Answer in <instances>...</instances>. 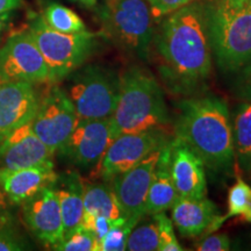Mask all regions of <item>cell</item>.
Returning a JSON list of instances; mask_svg holds the SVG:
<instances>
[{"label":"cell","mask_w":251,"mask_h":251,"mask_svg":"<svg viewBox=\"0 0 251 251\" xmlns=\"http://www.w3.org/2000/svg\"><path fill=\"white\" fill-rule=\"evenodd\" d=\"M161 149L152 151L139 164L125 171L124 174L115 176L108 181L119 203L127 215V222L133 226L139 224L146 215L144 207H146L147 196Z\"/></svg>","instance_id":"7c38bea8"},{"label":"cell","mask_w":251,"mask_h":251,"mask_svg":"<svg viewBox=\"0 0 251 251\" xmlns=\"http://www.w3.org/2000/svg\"><path fill=\"white\" fill-rule=\"evenodd\" d=\"M30 249L26 241L12 227V222L0 225V251H23Z\"/></svg>","instance_id":"f546056e"},{"label":"cell","mask_w":251,"mask_h":251,"mask_svg":"<svg viewBox=\"0 0 251 251\" xmlns=\"http://www.w3.org/2000/svg\"><path fill=\"white\" fill-rule=\"evenodd\" d=\"M23 219L28 229L46 246L54 247L63 238V220L54 185L41 190L23 203Z\"/></svg>","instance_id":"4fadbf2b"},{"label":"cell","mask_w":251,"mask_h":251,"mask_svg":"<svg viewBox=\"0 0 251 251\" xmlns=\"http://www.w3.org/2000/svg\"><path fill=\"white\" fill-rule=\"evenodd\" d=\"M6 222H12V221H7V220L0 219V225H2V224H6Z\"/></svg>","instance_id":"f35d334b"},{"label":"cell","mask_w":251,"mask_h":251,"mask_svg":"<svg viewBox=\"0 0 251 251\" xmlns=\"http://www.w3.org/2000/svg\"><path fill=\"white\" fill-rule=\"evenodd\" d=\"M155 220L159 235L158 251H181L184 250L176 237L172 220L165 214V212H159L151 215Z\"/></svg>","instance_id":"4316f807"},{"label":"cell","mask_w":251,"mask_h":251,"mask_svg":"<svg viewBox=\"0 0 251 251\" xmlns=\"http://www.w3.org/2000/svg\"><path fill=\"white\" fill-rule=\"evenodd\" d=\"M55 152L31 129L30 122L12 131L0 142V169L18 170L52 163Z\"/></svg>","instance_id":"9a60e30c"},{"label":"cell","mask_w":251,"mask_h":251,"mask_svg":"<svg viewBox=\"0 0 251 251\" xmlns=\"http://www.w3.org/2000/svg\"><path fill=\"white\" fill-rule=\"evenodd\" d=\"M57 178L54 163L18 170L0 169V187L13 205H23L41 190L54 185Z\"/></svg>","instance_id":"e0dca14e"},{"label":"cell","mask_w":251,"mask_h":251,"mask_svg":"<svg viewBox=\"0 0 251 251\" xmlns=\"http://www.w3.org/2000/svg\"><path fill=\"white\" fill-rule=\"evenodd\" d=\"M206 12L213 58L236 74L251 61V0H212Z\"/></svg>","instance_id":"277c9868"},{"label":"cell","mask_w":251,"mask_h":251,"mask_svg":"<svg viewBox=\"0 0 251 251\" xmlns=\"http://www.w3.org/2000/svg\"><path fill=\"white\" fill-rule=\"evenodd\" d=\"M231 124L235 159L241 170L251 174V101L238 106Z\"/></svg>","instance_id":"7402d4cb"},{"label":"cell","mask_w":251,"mask_h":251,"mask_svg":"<svg viewBox=\"0 0 251 251\" xmlns=\"http://www.w3.org/2000/svg\"><path fill=\"white\" fill-rule=\"evenodd\" d=\"M171 141V140H170ZM170 141L161 149L151 184L147 196L144 212L146 215H153L159 212H165L171 208L177 200L174 179L171 175V146Z\"/></svg>","instance_id":"d6986e66"},{"label":"cell","mask_w":251,"mask_h":251,"mask_svg":"<svg viewBox=\"0 0 251 251\" xmlns=\"http://www.w3.org/2000/svg\"><path fill=\"white\" fill-rule=\"evenodd\" d=\"M27 29L48 65L50 83L64 80L71 72L84 65L98 47V34L61 33L50 28L41 14H33Z\"/></svg>","instance_id":"8992f818"},{"label":"cell","mask_w":251,"mask_h":251,"mask_svg":"<svg viewBox=\"0 0 251 251\" xmlns=\"http://www.w3.org/2000/svg\"><path fill=\"white\" fill-rule=\"evenodd\" d=\"M170 140L162 128L118 135L94 168L96 177L109 181L139 164L152 151L163 148Z\"/></svg>","instance_id":"9c48e42d"},{"label":"cell","mask_w":251,"mask_h":251,"mask_svg":"<svg viewBox=\"0 0 251 251\" xmlns=\"http://www.w3.org/2000/svg\"><path fill=\"white\" fill-rule=\"evenodd\" d=\"M236 74L237 94L244 101H251V61Z\"/></svg>","instance_id":"d6a6232c"},{"label":"cell","mask_w":251,"mask_h":251,"mask_svg":"<svg viewBox=\"0 0 251 251\" xmlns=\"http://www.w3.org/2000/svg\"><path fill=\"white\" fill-rule=\"evenodd\" d=\"M159 247V235L155 220L137 224L130 231L126 250L129 251H156Z\"/></svg>","instance_id":"d4e9b609"},{"label":"cell","mask_w":251,"mask_h":251,"mask_svg":"<svg viewBox=\"0 0 251 251\" xmlns=\"http://www.w3.org/2000/svg\"><path fill=\"white\" fill-rule=\"evenodd\" d=\"M50 84L48 65L29 30L12 33L0 46V83Z\"/></svg>","instance_id":"30bf717a"},{"label":"cell","mask_w":251,"mask_h":251,"mask_svg":"<svg viewBox=\"0 0 251 251\" xmlns=\"http://www.w3.org/2000/svg\"><path fill=\"white\" fill-rule=\"evenodd\" d=\"M102 34L130 57L148 58L155 18L146 0H106L97 8Z\"/></svg>","instance_id":"5b68a950"},{"label":"cell","mask_w":251,"mask_h":251,"mask_svg":"<svg viewBox=\"0 0 251 251\" xmlns=\"http://www.w3.org/2000/svg\"><path fill=\"white\" fill-rule=\"evenodd\" d=\"M52 249L58 251H98V242L89 230L79 226L77 229L64 235Z\"/></svg>","instance_id":"484cf974"},{"label":"cell","mask_w":251,"mask_h":251,"mask_svg":"<svg viewBox=\"0 0 251 251\" xmlns=\"http://www.w3.org/2000/svg\"><path fill=\"white\" fill-rule=\"evenodd\" d=\"M41 17L50 28L61 33L74 34L87 30L79 15L59 2H47L42 9Z\"/></svg>","instance_id":"603a6c76"},{"label":"cell","mask_w":251,"mask_h":251,"mask_svg":"<svg viewBox=\"0 0 251 251\" xmlns=\"http://www.w3.org/2000/svg\"><path fill=\"white\" fill-rule=\"evenodd\" d=\"M171 209L172 224L186 237H197L205 234L219 216L218 207L206 197H178Z\"/></svg>","instance_id":"ac0fdd59"},{"label":"cell","mask_w":251,"mask_h":251,"mask_svg":"<svg viewBox=\"0 0 251 251\" xmlns=\"http://www.w3.org/2000/svg\"><path fill=\"white\" fill-rule=\"evenodd\" d=\"M199 251H227L230 249V240L226 234L206 235L196 246Z\"/></svg>","instance_id":"1f68e13d"},{"label":"cell","mask_w":251,"mask_h":251,"mask_svg":"<svg viewBox=\"0 0 251 251\" xmlns=\"http://www.w3.org/2000/svg\"><path fill=\"white\" fill-rule=\"evenodd\" d=\"M115 137L111 118L79 119L57 152L81 169H94Z\"/></svg>","instance_id":"8fae6325"},{"label":"cell","mask_w":251,"mask_h":251,"mask_svg":"<svg viewBox=\"0 0 251 251\" xmlns=\"http://www.w3.org/2000/svg\"><path fill=\"white\" fill-rule=\"evenodd\" d=\"M241 216H242V219L244 220V221L250 222V224H251V198H250L249 205H248L247 209H246V211H244V213Z\"/></svg>","instance_id":"8d00e7d4"},{"label":"cell","mask_w":251,"mask_h":251,"mask_svg":"<svg viewBox=\"0 0 251 251\" xmlns=\"http://www.w3.org/2000/svg\"><path fill=\"white\" fill-rule=\"evenodd\" d=\"M115 224L111 220L105 218L102 215L98 214H91V213H84L83 220H81L80 227H83L86 230H89L91 234L96 237L97 242H98V251H99V243L105 237V235L108 233Z\"/></svg>","instance_id":"f1b7e54d"},{"label":"cell","mask_w":251,"mask_h":251,"mask_svg":"<svg viewBox=\"0 0 251 251\" xmlns=\"http://www.w3.org/2000/svg\"><path fill=\"white\" fill-rule=\"evenodd\" d=\"M251 198V187L244 181L242 178H237V181L233 186L229 188L228 192V213L224 216L219 215L213 224L209 226L208 229L205 231L206 235L214 233L216 229H219L227 220L234 216L242 215L244 211L249 205Z\"/></svg>","instance_id":"cb8c5ba5"},{"label":"cell","mask_w":251,"mask_h":251,"mask_svg":"<svg viewBox=\"0 0 251 251\" xmlns=\"http://www.w3.org/2000/svg\"><path fill=\"white\" fill-rule=\"evenodd\" d=\"M11 201L8 198L6 197L4 191L0 187V219L7 220V221H12V213L9 207H11Z\"/></svg>","instance_id":"e575fe53"},{"label":"cell","mask_w":251,"mask_h":251,"mask_svg":"<svg viewBox=\"0 0 251 251\" xmlns=\"http://www.w3.org/2000/svg\"><path fill=\"white\" fill-rule=\"evenodd\" d=\"M63 220V236L79 227L84 216V180L77 172L59 176L54 184Z\"/></svg>","instance_id":"ffe728a7"},{"label":"cell","mask_w":251,"mask_h":251,"mask_svg":"<svg viewBox=\"0 0 251 251\" xmlns=\"http://www.w3.org/2000/svg\"><path fill=\"white\" fill-rule=\"evenodd\" d=\"M175 137L186 144L214 171H227L235 161L233 124L228 105L215 96L184 99L178 103Z\"/></svg>","instance_id":"7a4b0ae2"},{"label":"cell","mask_w":251,"mask_h":251,"mask_svg":"<svg viewBox=\"0 0 251 251\" xmlns=\"http://www.w3.org/2000/svg\"><path fill=\"white\" fill-rule=\"evenodd\" d=\"M64 89L79 119L111 118L120 93V76L102 65H81L65 78Z\"/></svg>","instance_id":"52a82bcc"},{"label":"cell","mask_w":251,"mask_h":251,"mask_svg":"<svg viewBox=\"0 0 251 251\" xmlns=\"http://www.w3.org/2000/svg\"><path fill=\"white\" fill-rule=\"evenodd\" d=\"M171 175L178 197H206L205 164L183 141L172 137Z\"/></svg>","instance_id":"2e32d148"},{"label":"cell","mask_w":251,"mask_h":251,"mask_svg":"<svg viewBox=\"0 0 251 251\" xmlns=\"http://www.w3.org/2000/svg\"><path fill=\"white\" fill-rule=\"evenodd\" d=\"M13 11L2 12V13H0V43L2 42V40L7 39V37L11 35L9 31H11L12 25H13Z\"/></svg>","instance_id":"836d02e7"},{"label":"cell","mask_w":251,"mask_h":251,"mask_svg":"<svg viewBox=\"0 0 251 251\" xmlns=\"http://www.w3.org/2000/svg\"><path fill=\"white\" fill-rule=\"evenodd\" d=\"M35 85L28 81L0 83V142L33 120L40 101Z\"/></svg>","instance_id":"5bb4252c"},{"label":"cell","mask_w":251,"mask_h":251,"mask_svg":"<svg viewBox=\"0 0 251 251\" xmlns=\"http://www.w3.org/2000/svg\"><path fill=\"white\" fill-rule=\"evenodd\" d=\"M74 1L79 2V4H83L85 6H93L98 2V0H74Z\"/></svg>","instance_id":"74e56055"},{"label":"cell","mask_w":251,"mask_h":251,"mask_svg":"<svg viewBox=\"0 0 251 251\" xmlns=\"http://www.w3.org/2000/svg\"><path fill=\"white\" fill-rule=\"evenodd\" d=\"M79 118L64 89L57 83H50L40 97L30 126L36 136L56 153L68 140Z\"/></svg>","instance_id":"ba28073f"},{"label":"cell","mask_w":251,"mask_h":251,"mask_svg":"<svg viewBox=\"0 0 251 251\" xmlns=\"http://www.w3.org/2000/svg\"><path fill=\"white\" fill-rule=\"evenodd\" d=\"M133 226L129 222L124 225H115L109 229L101 242L99 243V251H124L127 247V241Z\"/></svg>","instance_id":"83f0119b"},{"label":"cell","mask_w":251,"mask_h":251,"mask_svg":"<svg viewBox=\"0 0 251 251\" xmlns=\"http://www.w3.org/2000/svg\"><path fill=\"white\" fill-rule=\"evenodd\" d=\"M159 74L171 91L192 94L212 74L213 52L206 4L194 1L162 18L153 37Z\"/></svg>","instance_id":"6da1fadb"},{"label":"cell","mask_w":251,"mask_h":251,"mask_svg":"<svg viewBox=\"0 0 251 251\" xmlns=\"http://www.w3.org/2000/svg\"><path fill=\"white\" fill-rule=\"evenodd\" d=\"M115 136L161 128L169 121L164 92L146 69L133 65L120 76V93L113 112Z\"/></svg>","instance_id":"3957f363"},{"label":"cell","mask_w":251,"mask_h":251,"mask_svg":"<svg viewBox=\"0 0 251 251\" xmlns=\"http://www.w3.org/2000/svg\"><path fill=\"white\" fill-rule=\"evenodd\" d=\"M21 4V0H0V13L14 11Z\"/></svg>","instance_id":"d590c367"},{"label":"cell","mask_w":251,"mask_h":251,"mask_svg":"<svg viewBox=\"0 0 251 251\" xmlns=\"http://www.w3.org/2000/svg\"><path fill=\"white\" fill-rule=\"evenodd\" d=\"M146 1L149 4L155 20H159L194 0H146Z\"/></svg>","instance_id":"4dcf8cb0"},{"label":"cell","mask_w":251,"mask_h":251,"mask_svg":"<svg viewBox=\"0 0 251 251\" xmlns=\"http://www.w3.org/2000/svg\"><path fill=\"white\" fill-rule=\"evenodd\" d=\"M84 213L102 215L115 225H124L128 221L127 215L119 203L108 181L105 183L84 181Z\"/></svg>","instance_id":"44dd1931"}]
</instances>
